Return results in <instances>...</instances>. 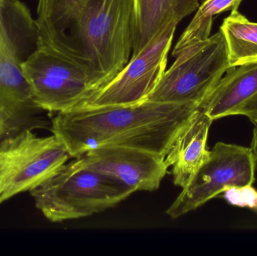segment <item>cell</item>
I'll return each instance as SVG.
<instances>
[{
    "instance_id": "1",
    "label": "cell",
    "mask_w": 257,
    "mask_h": 256,
    "mask_svg": "<svg viewBox=\"0 0 257 256\" xmlns=\"http://www.w3.org/2000/svg\"><path fill=\"white\" fill-rule=\"evenodd\" d=\"M37 14L42 46L82 68L97 91L127 64L134 0H39Z\"/></svg>"
},
{
    "instance_id": "2",
    "label": "cell",
    "mask_w": 257,
    "mask_h": 256,
    "mask_svg": "<svg viewBox=\"0 0 257 256\" xmlns=\"http://www.w3.org/2000/svg\"><path fill=\"white\" fill-rule=\"evenodd\" d=\"M199 109L192 104L148 100L133 105L78 107L57 113L51 131L75 159L90 150L112 146L165 156L178 132Z\"/></svg>"
},
{
    "instance_id": "3",
    "label": "cell",
    "mask_w": 257,
    "mask_h": 256,
    "mask_svg": "<svg viewBox=\"0 0 257 256\" xmlns=\"http://www.w3.org/2000/svg\"><path fill=\"white\" fill-rule=\"evenodd\" d=\"M133 193L121 182L85 168L76 159L30 192L36 208L52 222L101 213Z\"/></svg>"
},
{
    "instance_id": "4",
    "label": "cell",
    "mask_w": 257,
    "mask_h": 256,
    "mask_svg": "<svg viewBox=\"0 0 257 256\" xmlns=\"http://www.w3.org/2000/svg\"><path fill=\"white\" fill-rule=\"evenodd\" d=\"M175 58L147 100L200 108L229 68L223 33L189 47Z\"/></svg>"
},
{
    "instance_id": "5",
    "label": "cell",
    "mask_w": 257,
    "mask_h": 256,
    "mask_svg": "<svg viewBox=\"0 0 257 256\" xmlns=\"http://www.w3.org/2000/svg\"><path fill=\"white\" fill-rule=\"evenodd\" d=\"M71 158L54 136L24 129L0 138V204L31 192L61 169Z\"/></svg>"
},
{
    "instance_id": "6",
    "label": "cell",
    "mask_w": 257,
    "mask_h": 256,
    "mask_svg": "<svg viewBox=\"0 0 257 256\" xmlns=\"http://www.w3.org/2000/svg\"><path fill=\"white\" fill-rule=\"evenodd\" d=\"M256 159L251 149L218 142L206 162L166 210L172 219L196 210L229 188L253 185Z\"/></svg>"
},
{
    "instance_id": "7",
    "label": "cell",
    "mask_w": 257,
    "mask_h": 256,
    "mask_svg": "<svg viewBox=\"0 0 257 256\" xmlns=\"http://www.w3.org/2000/svg\"><path fill=\"white\" fill-rule=\"evenodd\" d=\"M21 66L33 99L44 111L74 109L97 91L82 68L48 47L41 46Z\"/></svg>"
},
{
    "instance_id": "8",
    "label": "cell",
    "mask_w": 257,
    "mask_h": 256,
    "mask_svg": "<svg viewBox=\"0 0 257 256\" xmlns=\"http://www.w3.org/2000/svg\"><path fill=\"white\" fill-rule=\"evenodd\" d=\"M177 26H166L110 82L78 107L133 105L147 100L166 72Z\"/></svg>"
},
{
    "instance_id": "9",
    "label": "cell",
    "mask_w": 257,
    "mask_h": 256,
    "mask_svg": "<svg viewBox=\"0 0 257 256\" xmlns=\"http://www.w3.org/2000/svg\"><path fill=\"white\" fill-rule=\"evenodd\" d=\"M85 168L113 177L137 191L153 192L168 172L165 156L131 147H100L77 158Z\"/></svg>"
},
{
    "instance_id": "10",
    "label": "cell",
    "mask_w": 257,
    "mask_h": 256,
    "mask_svg": "<svg viewBox=\"0 0 257 256\" xmlns=\"http://www.w3.org/2000/svg\"><path fill=\"white\" fill-rule=\"evenodd\" d=\"M42 111L33 99L21 64L0 52V120L4 135L47 128Z\"/></svg>"
},
{
    "instance_id": "11",
    "label": "cell",
    "mask_w": 257,
    "mask_h": 256,
    "mask_svg": "<svg viewBox=\"0 0 257 256\" xmlns=\"http://www.w3.org/2000/svg\"><path fill=\"white\" fill-rule=\"evenodd\" d=\"M257 106V62L229 67L201 109L214 121Z\"/></svg>"
},
{
    "instance_id": "12",
    "label": "cell",
    "mask_w": 257,
    "mask_h": 256,
    "mask_svg": "<svg viewBox=\"0 0 257 256\" xmlns=\"http://www.w3.org/2000/svg\"><path fill=\"white\" fill-rule=\"evenodd\" d=\"M213 120L199 108L175 137L165 155L168 168L172 167L173 183L184 188L209 157L207 149Z\"/></svg>"
},
{
    "instance_id": "13",
    "label": "cell",
    "mask_w": 257,
    "mask_h": 256,
    "mask_svg": "<svg viewBox=\"0 0 257 256\" xmlns=\"http://www.w3.org/2000/svg\"><path fill=\"white\" fill-rule=\"evenodd\" d=\"M36 20L20 0H0V52L20 64L40 47Z\"/></svg>"
},
{
    "instance_id": "14",
    "label": "cell",
    "mask_w": 257,
    "mask_h": 256,
    "mask_svg": "<svg viewBox=\"0 0 257 256\" xmlns=\"http://www.w3.org/2000/svg\"><path fill=\"white\" fill-rule=\"evenodd\" d=\"M133 55L142 51L171 23L178 24L197 10L198 0H134Z\"/></svg>"
},
{
    "instance_id": "15",
    "label": "cell",
    "mask_w": 257,
    "mask_h": 256,
    "mask_svg": "<svg viewBox=\"0 0 257 256\" xmlns=\"http://www.w3.org/2000/svg\"><path fill=\"white\" fill-rule=\"evenodd\" d=\"M220 31L226 41L229 67L257 62V24L236 9L225 18Z\"/></svg>"
},
{
    "instance_id": "16",
    "label": "cell",
    "mask_w": 257,
    "mask_h": 256,
    "mask_svg": "<svg viewBox=\"0 0 257 256\" xmlns=\"http://www.w3.org/2000/svg\"><path fill=\"white\" fill-rule=\"evenodd\" d=\"M242 0H204L194 18L178 39L172 51L177 57L186 48L210 37L214 17L226 11L236 10Z\"/></svg>"
},
{
    "instance_id": "17",
    "label": "cell",
    "mask_w": 257,
    "mask_h": 256,
    "mask_svg": "<svg viewBox=\"0 0 257 256\" xmlns=\"http://www.w3.org/2000/svg\"><path fill=\"white\" fill-rule=\"evenodd\" d=\"M228 203L243 208H257V190L252 185L229 188L223 193Z\"/></svg>"
},
{
    "instance_id": "18",
    "label": "cell",
    "mask_w": 257,
    "mask_h": 256,
    "mask_svg": "<svg viewBox=\"0 0 257 256\" xmlns=\"http://www.w3.org/2000/svg\"><path fill=\"white\" fill-rule=\"evenodd\" d=\"M246 117H248L249 120L254 125L253 131V138H252L251 144L250 148L254 154L257 160V106L253 109L250 110L246 113Z\"/></svg>"
},
{
    "instance_id": "19",
    "label": "cell",
    "mask_w": 257,
    "mask_h": 256,
    "mask_svg": "<svg viewBox=\"0 0 257 256\" xmlns=\"http://www.w3.org/2000/svg\"><path fill=\"white\" fill-rule=\"evenodd\" d=\"M4 127H3V123H2L1 120H0V138H1V137L4 136Z\"/></svg>"
},
{
    "instance_id": "20",
    "label": "cell",
    "mask_w": 257,
    "mask_h": 256,
    "mask_svg": "<svg viewBox=\"0 0 257 256\" xmlns=\"http://www.w3.org/2000/svg\"><path fill=\"white\" fill-rule=\"evenodd\" d=\"M255 211L257 212V208L255 210Z\"/></svg>"
}]
</instances>
